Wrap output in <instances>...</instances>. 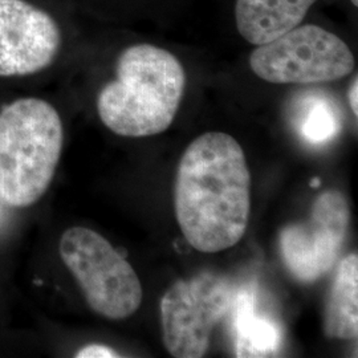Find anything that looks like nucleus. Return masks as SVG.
Listing matches in <instances>:
<instances>
[{
    "instance_id": "1",
    "label": "nucleus",
    "mask_w": 358,
    "mask_h": 358,
    "mask_svg": "<svg viewBox=\"0 0 358 358\" xmlns=\"http://www.w3.org/2000/svg\"><path fill=\"white\" fill-rule=\"evenodd\" d=\"M180 232L194 250L215 254L243 238L251 211V176L232 136L207 131L186 148L174 183Z\"/></svg>"
},
{
    "instance_id": "2",
    "label": "nucleus",
    "mask_w": 358,
    "mask_h": 358,
    "mask_svg": "<svg viewBox=\"0 0 358 358\" xmlns=\"http://www.w3.org/2000/svg\"><path fill=\"white\" fill-rule=\"evenodd\" d=\"M185 87V69L171 52L136 44L120 55L115 80L97 97V112L103 125L118 136H155L171 127Z\"/></svg>"
},
{
    "instance_id": "3",
    "label": "nucleus",
    "mask_w": 358,
    "mask_h": 358,
    "mask_svg": "<svg viewBox=\"0 0 358 358\" xmlns=\"http://www.w3.org/2000/svg\"><path fill=\"white\" fill-rule=\"evenodd\" d=\"M64 142L62 118L51 103L20 99L0 112V199L34 205L51 185Z\"/></svg>"
},
{
    "instance_id": "4",
    "label": "nucleus",
    "mask_w": 358,
    "mask_h": 358,
    "mask_svg": "<svg viewBox=\"0 0 358 358\" xmlns=\"http://www.w3.org/2000/svg\"><path fill=\"white\" fill-rule=\"evenodd\" d=\"M59 251L87 303L109 320H125L141 307L142 285L128 260L103 235L87 227H71Z\"/></svg>"
},
{
    "instance_id": "5",
    "label": "nucleus",
    "mask_w": 358,
    "mask_h": 358,
    "mask_svg": "<svg viewBox=\"0 0 358 358\" xmlns=\"http://www.w3.org/2000/svg\"><path fill=\"white\" fill-rule=\"evenodd\" d=\"M256 76L271 84H319L350 75L355 56L343 38L315 24L297 26L256 45L250 56Z\"/></svg>"
},
{
    "instance_id": "6",
    "label": "nucleus",
    "mask_w": 358,
    "mask_h": 358,
    "mask_svg": "<svg viewBox=\"0 0 358 358\" xmlns=\"http://www.w3.org/2000/svg\"><path fill=\"white\" fill-rule=\"evenodd\" d=\"M236 289L226 276L201 272L177 280L159 301L162 341L177 358H201L215 325L232 308Z\"/></svg>"
},
{
    "instance_id": "7",
    "label": "nucleus",
    "mask_w": 358,
    "mask_h": 358,
    "mask_svg": "<svg viewBox=\"0 0 358 358\" xmlns=\"http://www.w3.org/2000/svg\"><path fill=\"white\" fill-rule=\"evenodd\" d=\"M350 226V207L343 192L327 190L315 199L306 222L285 226L279 250L288 272L301 282H313L338 262Z\"/></svg>"
},
{
    "instance_id": "8",
    "label": "nucleus",
    "mask_w": 358,
    "mask_h": 358,
    "mask_svg": "<svg viewBox=\"0 0 358 358\" xmlns=\"http://www.w3.org/2000/svg\"><path fill=\"white\" fill-rule=\"evenodd\" d=\"M62 31L50 13L27 0H0V76H28L53 63Z\"/></svg>"
},
{
    "instance_id": "9",
    "label": "nucleus",
    "mask_w": 358,
    "mask_h": 358,
    "mask_svg": "<svg viewBox=\"0 0 358 358\" xmlns=\"http://www.w3.org/2000/svg\"><path fill=\"white\" fill-rule=\"evenodd\" d=\"M317 0H236L235 23L254 45L267 44L301 24Z\"/></svg>"
},
{
    "instance_id": "10",
    "label": "nucleus",
    "mask_w": 358,
    "mask_h": 358,
    "mask_svg": "<svg viewBox=\"0 0 358 358\" xmlns=\"http://www.w3.org/2000/svg\"><path fill=\"white\" fill-rule=\"evenodd\" d=\"M234 329L236 357H273L282 346V333L276 321L256 313V294L244 287L234 297Z\"/></svg>"
},
{
    "instance_id": "11",
    "label": "nucleus",
    "mask_w": 358,
    "mask_h": 358,
    "mask_svg": "<svg viewBox=\"0 0 358 358\" xmlns=\"http://www.w3.org/2000/svg\"><path fill=\"white\" fill-rule=\"evenodd\" d=\"M324 333L333 340H356L358 336V256L338 262L324 308Z\"/></svg>"
},
{
    "instance_id": "12",
    "label": "nucleus",
    "mask_w": 358,
    "mask_h": 358,
    "mask_svg": "<svg viewBox=\"0 0 358 358\" xmlns=\"http://www.w3.org/2000/svg\"><path fill=\"white\" fill-rule=\"evenodd\" d=\"M299 129L306 141L320 145L331 141L340 131L341 121L337 109L329 100L312 97L304 108Z\"/></svg>"
},
{
    "instance_id": "13",
    "label": "nucleus",
    "mask_w": 358,
    "mask_h": 358,
    "mask_svg": "<svg viewBox=\"0 0 358 358\" xmlns=\"http://www.w3.org/2000/svg\"><path fill=\"white\" fill-rule=\"evenodd\" d=\"M77 358H115L120 355L109 346L101 344H92L80 349L76 353Z\"/></svg>"
},
{
    "instance_id": "14",
    "label": "nucleus",
    "mask_w": 358,
    "mask_h": 358,
    "mask_svg": "<svg viewBox=\"0 0 358 358\" xmlns=\"http://www.w3.org/2000/svg\"><path fill=\"white\" fill-rule=\"evenodd\" d=\"M357 93H358V78L357 76L353 78L350 88H349V93H348V100H349V105L350 109L353 110L355 115H358V103H357Z\"/></svg>"
},
{
    "instance_id": "15",
    "label": "nucleus",
    "mask_w": 358,
    "mask_h": 358,
    "mask_svg": "<svg viewBox=\"0 0 358 358\" xmlns=\"http://www.w3.org/2000/svg\"><path fill=\"white\" fill-rule=\"evenodd\" d=\"M352 1V4L355 6V7H357L358 6V0H350Z\"/></svg>"
}]
</instances>
